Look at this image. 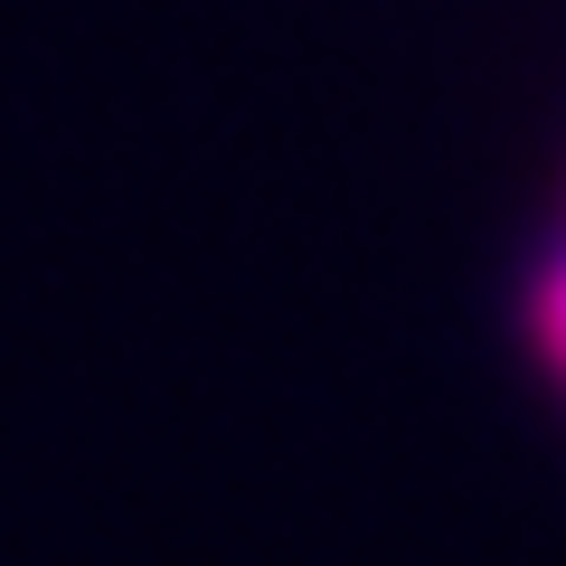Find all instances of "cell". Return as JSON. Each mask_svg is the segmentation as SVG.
<instances>
[{"mask_svg": "<svg viewBox=\"0 0 566 566\" xmlns=\"http://www.w3.org/2000/svg\"><path fill=\"white\" fill-rule=\"evenodd\" d=\"M491 322H501V359L528 397L547 406V424L566 434V133L547 161L528 218L501 245V283H491Z\"/></svg>", "mask_w": 566, "mask_h": 566, "instance_id": "6da1fadb", "label": "cell"}]
</instances>
